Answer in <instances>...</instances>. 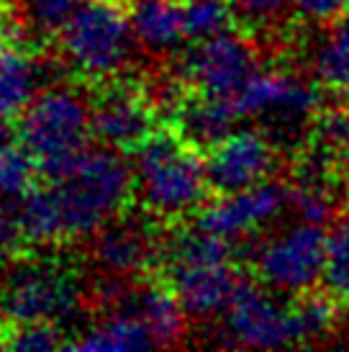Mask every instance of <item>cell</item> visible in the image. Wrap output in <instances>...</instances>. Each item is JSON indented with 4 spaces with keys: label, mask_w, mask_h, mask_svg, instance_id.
<instances>
[{
    "label": "cell",
    "mask_w": 349,
    "mask_h": 352,
    "mask_svg": "<svg viewBox=\"0 0 349 352\" xmlns=\"http://www.w3.org/2000/svg\"><path fill=\"white\" fill-rule=\"evenodd\" d=\"M134 175L144 211L162 221L198 211L211 190L201 149L174 126H157L134 149Z\"/></svg>",
    "instance_id": "obj_1"
},
{
    "label": "cell",
    "mask_w": 349,
    "mask_h": 352,
    "mask_svg": "<svg viewBox=\"0 0 349 352\" xmlns=\"http://www.w3.org/2000/svg\"><path fill=\"white\" fill-rule=\"evenodd\" d=\"M59 201L69 239L93 236L103 224L121 216L134 198L136 175L121 149L85 147L62 173L49 177Z\"/></svg>",
    "instance_id": "obj_2"
},
{
    "label": "cell",
    "mask_w": 349,
    "mask_h": 352,
    "mask_svg": "<svg viewBox=\"0 0 349 352\" xmlns=\"http://www.w3.org/2000/svg\"><path fill=\"white\" fill-rule=\"evenodd\" d=\"M134 47L128 10L116 0H82L59 31V50L67 67L90 82L118 78Z\"/></svg>",
    "instance_id": "obj_3"
},
{
    "label": "cell",
    "mask_w": 349,
    "mask_h": 352,
    "mask_svg": "<svg viewBox=\"0 0 349 352\" xmlns=\"http://www.w3.org/2000/svg\"><path fill=\"white\" fill-rule=\"evenodd\" d=\"M82 285L75 270L57 260H16L0 278V322L57 324L62 327L80 311Z\"/></svg>",
    "instance_id": "obj_4"
},
{
    "label": "cell",
    "mask_w": 349,
    "mask_h": 352,
    "mask_svg": "<svg viewBox=\"0 0 349 352\" xmlns=\"http://www.w3.org/2000/svg\"><path fill=\"white\" fill-rule=\"evenodd\" d=\"M90 100L72 88H44L19 118V139L39 162L41 175L54 177L90 147Z\"/></svg>",
    "instance_id": "obj_5"
},
{
    "label": "cell",
    "mask_w": 349,
    "mask_h": 352,
    "mask_svg": "<svg viewBox=\"0 0 349 352\" xmlns=\"http://www.w3.org/2000/svg\"><path fill=\"white\" fill-rule=\"evenodd\" d=\"M326 265L329 234L308 221L267 236L254 250V273L275 294H308L324 280Z\"/></svg>",
    "instance_id": "obj_6"
},
{
    "label": "cell",
    "mask_w": 349,
    "mask_h": 352,
    "mask_svg": "<svg viewBox=\"0 0 349 352\" xmlns=\"http://www.w3.org/2000/svg\"><path fill=\"white\" fill-rule=\"evenodd\" d=\"M221 342L247 350H280L303 344L295 306L282 303L275 298V291H262L244 278L223 311Z\"/></svg>",
    "instance_id": "obj_7"
},
{
    "label": "cell",
    "mask_w": 349,
    "mask_h": 352,
    "mask_svg": "<svg viewBox=\"0 0 349 352\" xmlns=\"http://www.w3.org/2000/svg\"><path fill=\"white\" fill-rule=\"evenodd\" d=\"M257 72L252 44L234 31L198 41L183 59V82L195 96L234 100Z\"/></svg>",
    "instance_id": "obj_8"
},
{
    "label": "cell",
    "mask_w": 349,
    "mask_h": 352,
    "mask_svg": "<svg viewBox=\"0 0 349 352\" xmlns=\"http://www.w3.org/2000/svg\"><path fill=\"white\" fill-rule=\"evenodd\" d=\"M232 103L242 118H262L272 129L293 131L313 118L319 96L313 85L291 72L257 69Z\"/></svg>",
    "instance_id": "obj_9"
},
{
    "label": "cell",
    "mask_w": 349,
    "mask_h": 352,
    "mask_svg": "<svg viewBox=\"0 0 349 352\" xmlns=\"http://www.w3.org/2000/svg\"><path fill=\"white\" fill-rule=\"evenodd\" d=\"M93 137L106 147L134 152L155 131V103L142 85L103 80V88L90 98Z\"/></svg>",
    "instance_id": "obj_10"
},
{
    "label": "cell",
    "mask_w": 349,
    "mask_h": 352,
    "mask_svg": "<svg viewBox=\"0 0 349 352\" xmlns=\"http://www.w3.org/2000/svg\"><path fill=\"white\" fill-rule=\"evenodd\" d=\"M288 204H291L288 190L280 183L264 180V183H257V186L236 190V193L218 196L214 204H208L201 211L195 226L234 245L275 221Z\"/></svg>",
    "instance_id": "obj_11"
},
{
    "label": "cell",
    "mask_w": 349,
    "mask_h": 352,
    "mask_svg": "<svg viewBox=\"0 0 349 352\" xmlns=\"http://www.w3.org/2000/svg\"><path fill=\"white\" fill-rule=\"evenodd\" d=\"M275 167V147L262 131H232L208 149L205 170L211 190L218 196L264 183Z\"/></svg>",
    "instance_id": "obj_12"
},
{
    "label": "cell",
    "mask_w": 349,
    "mask_h": 352,
    "mask_svg": "<svg viewBox=\"0 0 349 352\" xmlns=\"http://www.w3.org/2000/svg\"><path fill=\"white\" fill-rule=\"evenodd\" d=\"M90 254L98 267L113 278H131L146 273L152 265L162 263L165 242L142 219L116 216L90 236Z\"/></svg>",
    "instance_id": "obj_13"
},
{
    "label": "cell",
    "mask_w": 349,
    "mask_h": 352,
    "mask_svg": "<svg viewBox=\"0 0 349 352\" xmlns=\"http://www.w3.org/2000/svg\"><path fill=\"white\" fill-rule=\"evenodd\" d=\"M116 306H124L144 322L157 347H172V344L183 342L188 314H185L183 303L174 296L172 285L167 280L165 283L152 280V283L139 285V288L128 285L124 296L111 309H116ZM111 309H106V311H111Z\"/></svg>",
    "instance_id": "obj_14"
},
{
    "label": "cell",
    "mask_w": 349,
    "mask_h": 352,
    "mask_svg": "<svg viewBox=\"0 0 349 352\" xmlns=\"http://www.w3.org/2000/svg\"><path fill=\"white\" fill-rule=\"evenodd\" d=\"M49 80V65L26 50L0 52V118L19 121L23 111L44 90Z\"/></svg>",
    "instance_id": "obj_15"
},
{
    "label": "cell",
    "mask_w": 349,
    "mask_h": 352,
    "mask_svg": "<svg viewBox=\"0 0 349 352\" xmlns=\"http://www.w3.org/2000/svg\"><path fill=\"white\" fill-rule=\"evenodd\" d=\"M128 19L136 47L155 57L170 54L180 47V41L188 39L180 0H131Z\"/></svg>",
    "instance_id": "obj_16"
},
{
    "label": "cell",
    "mask_w": 349,
    "mask_h": 352,
    "mask_svg": "<svg viewBox=\"0 0 349 352\" xmlns=\"http://www.w3.org/2000/svg\"><path fill=\"white\" fill-rule=\"evenodd\" d=\"M239 113L232 100L190 96L177 106V131L198 149H211L234 131Z\"/></svg>",
    "instance_id": "obj_17"
},
{
    "label": "cell",
    "mask_w": 349,
    "mask_h": 352,
    "mask_svg": "<svg viewBox=\"0 0 349 352\" xmlns=\"http://www.w3.org/2000/svg\"><path fill=\"white\" fill-rule=\"evenodd\" d=\"M72 350H152L157 347L144 322L124 306H116L87 334L72 340Z\"/></svg>",
    "instance_id": "obj_18"
},
{
    "label": "cell",
    "mask_w": 349,
    "mask_h": 352,
    "mask_svg": "<svg viewBox=\"0 0 349 352\" xmlns=\"http://www.w3.org/2000/svg\"><path fill=\"white\" fill-rule=\"evenodd\" d=\"M19 206L21 229L26 236L29 247H47L67 242V229H65V216L59 208V201L54 196L52 186H34L16 201Z\"/></svg>",
    "instance_id": "obj_19"
},
{
    "label": "cell",
    "mask_w": 349,
    "mask_h": 352,
    "mask_svg": "<svg viewBox=\"0 0 349 352\" xmlns=\"http://www.w3.org/2000/svg\"><path fill=\"white\" fill-rule=\"evenodd\" d=\"M316 75L331 90L349 93V10L331 23L316 52Z\"/></svg>",
    "instance_id": "obj_20"
},
{
    "label": "cell",
    "mask_w": 349,
    "mask_h": 352,
    "mask_svg": "<svg viewBox=\"0 0 349 352\" xmlns=\"http://www.w3.org/2000/svg\"><path fill=\"white\" fill-rule=\"evenodd\" d=\"M39 162L21 142L5 139L0 142V198L19 201L36 186Z\"/></svg>",
    "instance_id": "obj_21"
},
{
    "label": "cell",
    "mask_w": 349,
    "mask_h": 352,
    "mask_svg": "<svg viewBox=\"0 0 349 352\" xmlns=\"http://www.w3.org/2000/svg\"><path fill=\"white\" fill-rule=\"evenodd\" d=\"M185 16V34L190 41H203L232 31L236 19L232 0H180Z\"/></svg>",
    "instance_id": "obj_22"
},
{
    "label": "cell",
    "mask_w": 349,
    "mask_h": 352,
    "mask_svg": "<svg viewBox=\"0 0 349 352\" xmlns=\"http://www.w3.org/2000/svg\"><path fill=\"white\" fill-rule=\"evenodd\" d=\"M0 347L19 352H39V350H57L69 347V342L62 337V327L57 324H5L0 332Z\"/></svg>",
    "instance_id": "obj_23"
},
{
    "label": "cell",
    "mask_w": 349,
    "mask_h": 352,
    "mask_svg": "<svg viewBox=\"0 0 349 352\" xmlns=\"http://www.w3.org/2000/svg\"><path fill=\"white\" fill-rule=\"evenodd\" d=\"M293 306H295L298 327H301V334H303V344L319 342V340H324L331 332L337 311H334V303H331L329 296L308 291V294H301V298L293 303Z\"/></svg>",
    "instance_id": "obj_24"
},
{
    "label": "cell",
    "mask_w": 349,
    "mask_h": 352,
    "mask_svg": "<svg viewBox=\"0 0 349 352\" xmlns=\"http://www.w3.org/2000/svg\"><path fill=\"white\" fill-rule=\"evenodd\" d=\"M288 201H291L293 211L301 221H308V224H326L329 216L334 214V201H331V190L324 188L316 180V177H303L298 186L288 193Z\"/></svg>",
    "instance_id": "obj_25"
},
{
    "label": "cell",
    "mask_w": 349,
    "mask_h": 352,
    "mask_svg": "<svg viewBox=\"0 0 349 352\" xmlns=\"http://www.w3.org/2000/svg\"><path fill=\"white\" fill-rule=\"evenodd\" d=\"M324 280L334 296L349 298V211L334 224L329 234V265Z\"/></svg>",
    "instance_id": "obj_26"
},
{
    "label": "cell",
    "mask_w": 349,
    "mask_h": 352,
    "mask_svg": "<svg viewBox=\"0 0 349 352\" xmlns=\"http://www.w3.org/2000/svg\"><path fill=\"white\" fill-rule=\"evenodd\" d=\"M26 23L34 26L39 34H59L67 19L75 13L82 0H19Z\"/></svg>",
    "instance_id": "obj_27"
},
{
    "label": "cell",
    "mask_w": 349,
    "mask_h": 352,
    "mask_svg": "<svg viewBox=\"0 0 349 352\" xmlns=\"http://www.w3.org/2000/svg\"><path fill=\"white\" fill-rule=\"evenodd\" d=\"M26 245V236L21 229L19 206L16 201L0 198V267L16 263L19 254Z\"/></svg>",
    "instance_id": "obj_28"
},
{
    "label": "cell",
    "mask_w": 349,
    "mask_h": 352,
    "mask_svg": "<svg viewBox=\"0 0 349 352\" xmlns=\"http://www.w3.org/2000/svg\"><path fill=\"white\" fill-rule=\"evenodd\" d=\"M236 19L252 26H264L285 19V13L298 8V0H232Z\"/></svg>",
    "instance_id": "obj_29"
},
{
    "label": "cell",
    "mask_w": 349,
    "mask_h": 352,
    "mask_svg": "<svg viewBox=\"0 0 349 352\" xmlns=\"http://www.w3.org/2000/svg\"><path fill=\"white\" fill-rule=\"evenodd\" d=\"M298 10L306 19L329 21L349 10V0H298Z\"/></svg>",
    "instance_id": "obj_30"
},
{
    "label": "cell",
    "mask_w": 349,
    "mask_h": 352,
    "mask_svg": "<svg viewBox=\"0 0 349 352\" xmlns=\"http://www.w3.org/2000/svg\"><path fill=\"white\" fill-rule=\"evenodd\" d=\"M3 23H5V21L0 19V52L8 50V41L13 39V36H16V34H13V31H10L8 26H3Z\"/></svg>",
    "instance_id": "obj_31"
},
{
    "label": "cell",
    "mask_w": 349,
    "mask_h": 352,
    "mask_svg": "<svg viewBox=\"0 0 349 352\" xmlns=\"http://www.w3.org/2000/svg\"><path fill=\"white\" fill-rule=\"evenodd\" d=\"M116 3H131V0H116Z\"/></svg>",
    "instance_id": "obj_32"
},
{
    "label": "cell",
    "mask_w": 349,
    "mask_h": 352,
    "mask_svg": "<svg viewBox=\"0 0 349 352\" xmlns=\"http://www.w3.org/2000/svg\"><path fill=\"white\" fill-rule=\"evenodd\" d=\"M347 162H349V152H347Z\"/></svg>",
    "instance_id": "obj_33"
}]
</instances>
